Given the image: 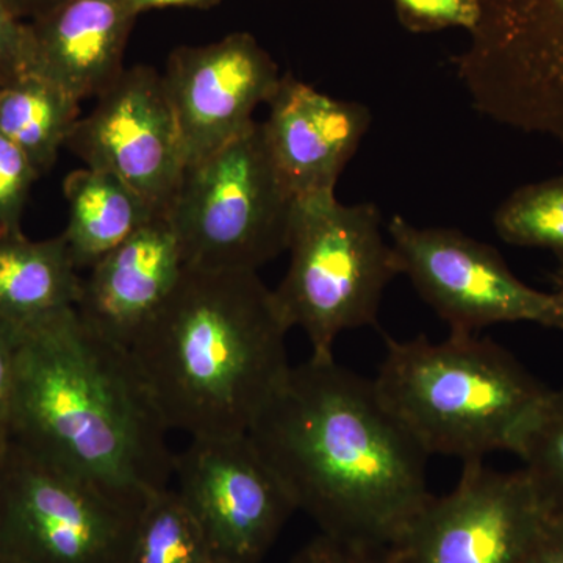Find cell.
<instances>
[{"mask_svg":"<svg viewBox=\"0 0 563 563\" xmlns=\"http://www.w3.org/2000/svg\"><path fill=\"white\" fill-rule=\"evenodd\" d=\"M493 222L504 242L551 251L563 263V176L517 188Z\"/></svg>","mask_w":563,"mask_h":563,"instance_id":"obj_21","label":"cell"},{"mask_svg":"<svg viewBox=\"0 0 563 563\" xmlns=\"http://www.w3.org/2000/svg\"><path fill=\"white\" fill-rule=\"evenodd\" d=\"M66 147L85 166L120 177L157 213L168 214L187 162L165 81L151 66H132L98 96Z\"/></svg>","mask_w":563,"mask_h":563,"instance_id":"obj_12","label":"cell"},{"mask_svg":"<svg viewBox=\"0 0 563 563\" xmlns=\"http://www.w3.org/2000/svg\"><path fill=\"white\" fill-rule=\"evenodd\" d=\"M551 517H563V387L550 390L514 451Z\"/></svg>","mask_w":563,"mask_h":563,"instance_id":"obj_22","label":"cell"},{"mask_svg":"<svg viewBox=\"0 0 563 563\" xmlns=\"http://www.w3.org/2000/svg\"><path fill=\"white\" fill-rule=\"evenodd\" d=\"M5 2L21 21L29 22L43 16L65 0H5Z\"/></svg>","mask_w":563,"mask_h":563,"instance_id":"obj_29","label":"cell"},{"mask_svg":"<svg viewBox=\"0 0 563 563\" xmlns=\"http://www.w3.org/2000/svg\"><path fill=\"white\" fill-rule=\"evenodd\" d=\"M295 203L263 122L255 121L185 169L168 220L185 266L258 273L288 251Z\"/></svg>","mask_w":563,"mask_h":563,"instance_id":"obj_6","label":"cell"},{"mask_svg":"<svg viewBox=\"0 0 563 563\" xmlns=\"http://www.w3.org/2000/svg\"><path fill=\"white\" fill-rule=\"evenodd\" d=\"M38 177L29 158L0 133V236L22 232V214Z\"/></svg>","mask_w":563,"mask_h":563,"instance_id":"obj_23","label":"cell"},{"mask_svg":"<svg viewBox=\"0 0 563 563\" xmlns=\"http://www.w3.org/2000/svg\"><path fill=\"white\" fill-rule=\"evenodd\" d=\"M396 16L412 33L446 29L472 32L479 21V0H391Z\"/></svg>","mask_w":563,"mask_h":563,"instance_id":"obj_24","label":"cell"},{"mask_svg":"<svg viewBox=\"0 0 563 563\" xmlns=\"http://www.w3.org/2000/svg\"><path fill=\"white\" fill-rule=\"evenodd\" d=\"M291 563H387V559L384 551L355 547L321 533L307 543Z\"/></svg>","mask_w":563,"mask_h":563,"instance_id":"obj_26","label":"cell"},{"mask_svg":"<svg viewBox=\"0 0 563 563\" xmlns=\"http://www.w3.org/2000/svg\"><path fill=\"white\" fill-rule=\"evenodd\" d=\"M548 510L525 470L463 463L454 490L431 498L390 550L387 563H523Z\"/></svg>","mask_w":563,"mask_h":563,"instance_id":"obj_10","label":"cell"},{"mask_svg":"<svg viewBox=\"0 0 563 563\" xmlns=\"http://www.w3.org/2000/svg\"><path fill=\"white\" fill-rule=\"evenodd\" d=\"M129 5L136 14L155 9H168V7H192V9H207L220 0H128Z\"/></svg>","mask_w":563,"mask_h":563,"instance_id":"obj_30","label":"cell"},{"mask_svg":"<svg viewBox=\"0 0 563 563\" xmlns=\"http://www.w3.org/2000/svg\"><path fill=\"white\" fill-rule=\"evenodd\" d=\"M383 224L372 202L346 206L335 192L296 199L290 266L274 295L313 357H333L342 333L376 324L385 288L399 276Z\"/></svg>","mask_w":563,"mask_h":563,"instance_id":"obj_5","label":"cell"},{"mask_svg":"<svg viewBox=\"0 0 563 563\" xmlns=\"http://www.w3.org/2000/svg\"><path fill=\"white\" fill-rule=\"evenodd\" d=\"M10 439L140 510L168 488V432L128 347L88 328L76 307L22 329Z\"/></svg>","mask_w":563,"mask_h":563,"instance_id":"obj_2","label":"cell"},{"mask_svg":"<svg viewBox=\"0 0 563 563\" xmlns=\"http://www.w3.org/2000/svg\"><path fill=\"white\" fill-rule=\"evenodd\" d=\"M184 268L168 214H158L90 268L81 280L77 313L102 339L129 350L172 295Z\"/></svg>","mask_w":563,"mask_h":563,"instance_id":"obj_15","label":"cell"},{"mask_svg":"<svg viewBox=\"0 0 563 563\" xmlns=\"http://www.w3.org/2000/svg\"><path fill=\"white\" fill-rule=\"evenodd\" d=\"M29 70L27 24L0 0V88Z\"/></svg>","mask_w":563,"mask_h":563,"instance_id":"obj_25","label":"cell"},{"mask_svg":"<svg viewBox=\"0 0 563 563\" xmlns=\"http://www.w3.org/2000/svg\"><path fill=\"white\" fill-rule=\"evenodd\" d=\"M554 292L563 303V263H559L558 272L553 274Z\"/></svg>","mask_w":563,"mask_h":563,"instance_id":"obj_31","label":"cell"},{"mask_svg":"<svg viewBox=\"0 0 563 563\" xmlns=\"http://www.w3.org/2000/svg\"><path fill=\"white\" fill-rule=\"evenodd\" d=\"M10 443L9 426L5 421L0 420V455L5 453L7 446Z\"/></svg>","mask_w":563,"mask_h":563,"instance_id":"obj_32","label":"cell"},{"mask_svg":"<svg viewBox=\"0 0 563 563\" xmlns=\"http://www.w3.org/2000/svg\"><path fill=\"white\" fill-rule=\"evenodd\" d=\"M288 331L258 273L185 266L129 351L169 431L244 435L290 372Z\"/></svg>","mask_w":563,"mask_h":563,"instance_id":"obj_3","label":"cell"},{"mask_svg":"<svg viewBox=\"0 0 563 563\" xmlns=\"http://www.w3.org/2000/svg\"><path fill=\"white\" fill-rule=\"evenodd\" d=\"M247 435L296 510L340 542L385 553L431 501L429 455L333 357L291 366Z\"/></svg>","mask_w":563,"mask_h":563,"instance_id":"obj_1","label":"cell"},{"mask_svg":"<svg viewBox=\"0 0 563 563\" xmlns=\"http://www.w3.org/2000/svg\"><path fill=\"white\" fill-rule=\"evenodd\" d=\"M523 563H563V517H548Z\"/></svg>","mask_w":563,"mask_h":563,"instance_id":"obj_28","label":"cell"},{"mask_svg":"<svg viewBox=\"0 0 563 563\" xmlns=\"http://www.w3.org/2000/svg\"><path fill=\"white\" fill-rule=\"evenodd\" d=\"M80 120V102L36 74L0 88V133L29 158L40 176L54 168Z\"/></svg>","mask_w":563,"mask_h":563,"instance_id":"obj_19","label":"cell"},{"mask_svg":"<svg viewBox=\"0 0 563 563\" xmlns=\"http://www.w3.org/2000/svg\"><path fill=\"white\" fill-rule=\"evenodd\" d=\"M10 439L0 455V559L128 563L136 515Z\"/></svg>","mask_w":563,"mask_h":563,"instance_id":"obj_8","label":"cell"},{"mask_svg":"<svg viewBox=\"0 0 563 563\" xmlns=\"http://www.w3.org/2000/svg\"><path fill=\"white\" fill-rule=\"evenodd\" d=\"M399 274L451 332L479 333L506 322L563 331V303L554 291L518 279L498 251L457 229L420 228L395 214L387 225Z\"/></svg>","mask_w":563,"mask_h":563,"instance_id":"obj_9","label":"cell"},{"mask_svg":"<svg viewBox=\"0 0 563 563\" xmlns=\"http://www.w3.org/2000/svg\"><path fill=\"white\" fill-rule=\"evenodd\" d=\"M128 563H220L196 518L173 488L155 493L136 515Z\"/></svg>","mask_w":563,"mask_h":563,"instance_id":"obj_20","label":"cell"},{"mask_svg":"<svg viewBox=\"0 0 563 563\" xmlns=\"http://www.w3.org/2000/svg\"><path fill=\"white\" fill-rule=\"evenodd\" d=\"M263 122L269 150L296 199L335 192L372 124L362 103L342 101L282 74Z\"/></svg>","mask_w":563,"mask_h":563,"instance_id":"obj_14","label":"cell"},{"mask_svg":"<svg viewBox=\"0 0 563 563\" xmlns=\"http://www.w3.org/2000/svg\"><path fill=\"white\" fill-rule=\"evenodd\" d=\"M454 58L473 109L563 144V0H479V21Z\"/></svg>","mask_w":563,"mask_h":563,"instance_id":"obj_7","label":"cell"},{"mask_svg":"<svg viewBox=\"0 0 563 563\" xmlns=\"http://www.w3.org/2000/svg\"><path fill=\"white\" fill-rule=\"evenodd\" d=\"M373 380L380 401L428 455L484 461L515 451L550 388L479 333L385 339Z\"/></svg>","mask_w":563,"mask_h":563,"instance_id":"obj_4","label":"cell"},{"mask_svg":"<svg viewBox=\"0 0 563 563\" xmlns=\"http://www.w3.org/2000/svg\"><path fill=\"white\" fill-rule=\"evenodd\" d=\"M20 342L21 329L0 317V420L5 422L16 377Z\"/></svg>","mask_w":563,"mask_h":563,"instance_id":"obj_27","label":"cell"},{"mask_svg":"<svg viewBox=\"0 0 563 563\" xmlns=\"http://www.w3.org/2000/svg\"><path fill=\"white\" fill-rule=\"evenodd\" d=\"M0 563H10V562H7V561H3V559H0Z\"/></svg>","mask_w":563,"mask_h":563,"instance_id":"obj_33","label":"cell"},{"mask_svg":"<svg viewBox=\"0 0 563 563\" xmlns=\"http://www.w3.org/2000/svg\"><path fill=\"white\" fill-rule=\"evenodd\" d=\"M187 168L239 139L272 101L282 74L251 33L236 32L169 55L165 74Z\"/></svg>","mask_w":563,"mask_h":563,"instance_id":"obj_13","label":"cell"},{"mask_svg":"<svg viewBox=\"0 0 563 563\" xmlns=\"http://www.w3.org/2000/svg\"><path fill=\"white\" fill-rule=\"evenodd\" d=\"M81 280L63 235L43 242L22 232L0 236V317L21 331L76 307Z\"/></svg>","mask_w":563,"mask_h":563,"instance_id":"obj_17","label":"cell"},{"mask_svg":"<svg viewBox=\"0 0 563 563\" xmlns=\"http://www.w3.org/2000/svg\"><path fill=\"white\" fill-rule=\"evenodd\" d=\"M139 14L128 0H65L27 24L29 70L73 98H98L124 70Z\"/></svg>","mask_w":563,"mask_h":563,"instance_id":"obj_16","label":"cell"},{"mask_svg":"<svg viewBox=\"0 0 563 563\" xmlns=\"http://www.w3.org/2000/svg\"><path fill=\"white\" fill-rule=\"evenodd\" d=\"M63 191L69 214L62 235L77 269L92 268L162 214L120 177L88 166L69 173Z\"/></svg>","mask_w":563,"mask_h":563,"instance_id":"obj_18","label":"cell"},{"mask_svg":"<svg viewBox=\"0 0 563 563\" xmlns=\"http://www.w3.org/2000/svg\"><path fill=\"white\" fill-rule=\"evenodd\" d=\"M174 476L220 563H261L296 512L247 433L191 439L174 459Z\"/></svg>","mask_w":563,"mask_h":563,"instance_id":"obj_11","label":"cell"}]
</instances>
